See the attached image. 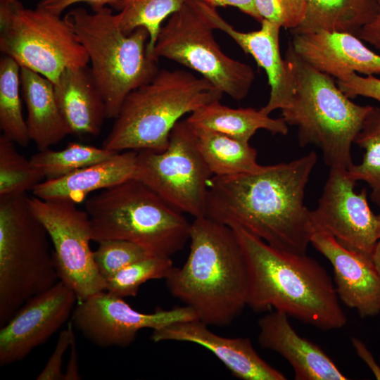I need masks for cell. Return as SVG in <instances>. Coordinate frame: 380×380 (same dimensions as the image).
Returning a JSON list of instances; mask_svg holds the SVG:
<instances>
[{
	"label": "cell",
	"mask_w": 380,
	"mask_h": 380,
	"mask_svg": "<svg viewBox=\"0 0 380 380\" xmlns=\"http://www.w3.org/2000/svg\"><path fill=\"white\" fill-rule=\"evenodd\" d=\"M317 161L311 151L254 172L213 176L205 216L239 226L277 249L306 254L314 230L305 191Z\"/></svg>",
	"instance_id": "6da1fadb"
},
{
	"label": "cell",
	"mask_w": 380,
	"mask_h": 380,
	"mask_svg": "<svg viewBox=\"0 0 380 380\" xmlns=\"http://www.w3.org/2000/svg\"><path fill=\"white\" fill-rule=\"evenodd\" d=\"M231 228L247 262V306L255 312L274 308L324 331L346 325L335 286L316 260L277 249L239 226Z\"/></svg>",
	"instance_id": "7a4b0ae2"
},
{
	"label": "cell",
	"mask_w": 380,
	"mask_h": 380,
	"mask_svg": "<svg viewBox=\"0 0 380 380\" xmlns=\"http://www.w3.org/2000/svg\"><path fill=\"white\" fill-rule=\"evenodd\" d=\"M190 251L181 267L166 277L171 294L207 325L230 324L247 306L246 260L230 227L206 216L191 222Z\"/></svg>",
	"instance_id": "3957f363"
},
{
	"label": "cell",
	"mask_w": 380,
	"mask_h": 380,
	"mask_svg": "<svg viewBox=\"0 0 380 380\" xmlns=\"http://www.w3.org/2000/svg\"><path fill=\"white\" fill-rule=\"evenodd\" d=\"M285 61L293 94L281 109L288 125L298 128L299 145L313 144L322 151L329 168L348 170L353 164L351 146L371 106L353 102L334 77L305 61L289 43Z\"/></svg>",
	"instance_id": "277c9868"
},
{
	"label": "cell",
	"mask_w": 380,
	"mask_h": 380,
	"mask_svg": "<svg viewBox=\"0 0 380 380\" xmlns=\"http://www.w3.org/2000/svg\"><path fill=\"white\" fill-rule=\"evenodd\" d=\"M223 93L205 78L176 69L159 70L125 99L102 147L114 152L165 151L179 119L220 101Z\"/></svg>",
	"instance_id": "5b68a950"
},
{
	"label": "cell",
	"mask_w": 380,
	"mask_h": 380,
	"mask_svg": "<svg viewBox=\"0 0 380 380\" xmlns=\"http://www.w3.org/2000/svg\"><path fill=\"white\" fill-rule=\"evenodd\" d=\"M91 240L132 242L151 256L170 258L189 239L191 223L146 185L130 179L85 201Z\"/></svg>",
	"instance_id": "8992f818"
},
{
	"label": "cell",
	"mask_w": 380,
	"mask_h": 380,
	"mask_svg": "<svg viewBox=\"0 0 380 380\" xmlns=\"http://www.w3.org/2000/svg\"><path fill=\"white\" fill-rule=\"evenodd\" d=\"M64 17L88 54L90 71L103 96L107 118L115 119L126 96L159 71L158 61L148 52V32L139 27L125 34L118 13H113L110 6L92 12L76 7Z\"/></svg>",
	"instance_id": "52a82bcc"
},
{
	"label": "cell",
	"mask_w": 380,
	"mask_h": 380,
	"mask_svg": "<svg viewBox=\"0 0 380 380\" xmlns=\"http://www.w3.org/2000/svg\"><path fill=\"white\" fill-rule=\"evenodd\" d=\"M29 200L0 196V327L59 281L49 235Z\"/></svg>",
	"instance_id": "ba28073f"
},
{
	"label": "cell",
	"mask_w": 380,
	"mask_h": 380,
	"mask_svg": "<svg viewBox=\"0 0 380 380\" xmlns=\"http://www.w3.org/2000/svg\"><path fill=\"white\" fill-rule=\"evenodd\" d=\"M0 51L53 83L66 69L84 67L88 54L64 17L18 0H0Z\"/></svg>",
	"instance_id": "9c48e42d"
},
{
	"label": "cell",
	"mask_w": 380,
	"mask_h": 380,
	"mask_svg": "<svg viewBox=\"0 0 380 380\" xmlns=\"http://www.w3.org/2000/svg\"><path fill=\"white\" fill-rule=\"evenodd\" d=\"M213 30L201 14L198 0H186L162 25L152 56L182 64L201 74L223 94L241 101L251 88L255 72L249 65L222 51Z\"/></svg>",
	"instance_id": "30bf717a"
},
{
	"label": "cell",
	"mask_w": 380,
	"mask_h": 380,
	"mask_svg": "<svg viewBox=\"0 0 380 380\" xmlns=\"http://www.w3.org/2000/svg\"><path fill=\"white\" fill-rule=\"evenodd\" d=\"M213 176L198 148L194 130L186 119L175 125L165 151H137L134 179L194 218L205 216Z\"/></svg>",
	"instance_id": "8fae6325"
},
{
	"label": "cell",
	"mask_w": 380,
	"mask_h": 380,
	"mask_svg": "<svg viewBox=\"0 0 380 380\" xmlns=\"http://www.w3.org/2000/svg\"><path fill=\"white\" fill-rule=\"evenodd\" d=\"M29 201L49 235L59 280L74 291L77 303L105 291L106 281L97 270L90 247L87 212L67 199L43 200L34 196Z\"/></svg>",
	"instance_id": "7c38bea8"
},
{
	"label": "cell",
	"mask_w": 380,
	"mask_h": 380,
	"mask_svg": "<svg viewBox=\"0 0 380 380\" xmlns=\"http://www.w3.org/2000/svg\"><path fill=\"white\" fill-rule=\"evenodd\" d=\"M194 319H198L196 312L186 305L143 313L106 291L78 302L72 315L74 327L92 343L103 348L127 347L142 329L154 330Z\"/></svg>",
	"instance_id": "4fadbf2b"
},
{
	"label": "cell",
	"mask_w": 380,
	"mask_h": 380,
	"mask_svg": "<svg viewBox=\"0 0 380 380\" xmlns=\"http://www.w3.org/2000/svg\"><path fill=\"white\" fill-rule=\"evenodd\" d=\"M347 170L330 168L317 208L310 210L313 230L332 235L344 247L372 255L378 237V219L367 191L357 193Z\"/></svg>",
	"instance_id": "5bb4252c"
},
{
	"label": "cell",
	"mask_w": 380,
	"mask_h": 380,
	"mask_svg": "<svg viewBox=\"0 0 380 380\" xmlns=\"http://www.w3.org/2000/svg\"><path fill=\"white\" fill-rule=\"evenodd\" d=\"M74 291L61 281L28 300L0 329V366L21 361L72 315Z\"/></svg>",
	"instance_id": "9a60e30c"
},
{
	"label": "cell",
	"mask_w": 380,
	"mask_h": 380,
	"mask_svg": "<svg viewBox=\"0 0 380 380\" xmlns=\"http://www.w3.org/2000/svg\"><path fill=\"white\" fill-rule=\"evenodd\" d=\"M204 19L213 30H219L229 36L246 53L250 54L267 74L270 87L267 104L260 108L265 114L286 108L293 94V83L285 59L279 50L281 26L262 20L259 30L244 32L236 30L218 13L217 7L198 0Z\"/></svg>",
	"instance_id": "2e32d148"
},
{
	"label": "cell",
	"mask_w": 380,
	"mask_h": 380,
	"mask_svg": "<svg viewBox=\"0 0 380 380\" xmlns=\"http://www.w3.org/2000/svg\"><path fill=\"white\" fill-rule=\"evenodd\" d=\"M311 244L331 263L338 297L360 317L380 312V278L372 256L341 245L332 235L315 231Z\"/></svg>",
	"instance_id": "e0dca14e"
},
{
	"label": "cell",
	"mask_w": 380,
	"mask_h": 380,
	"mask_svg": "<svg viewBox=\"0 0 380 380\" xmlns=\"http://www.w3.org/2000/svg\"><path fill=\"white\" fill-rule=\"evenodd\" d=\"M208 326L199 319L178 322L153 330L151 338L155 343L172 341L201 346L240 379H286L258 355L248 338L224 337L211 331Z\"/></svg>",
	"instance_id": "ac0fdd59"
},
{
	"label": "cell",
	"mask_w": 380,
	"mask_h": 380,
	"mask_svg": "<svg viewBox=\"0 0 380 380\" xmlns=\"http://www.w3.org/2000/svg\"><path fill=\"white\" fill-rule=\"evenodd\" d=\"M290 43L305 61L336 80L351 72L380 74V55L352 34L324 31L296 34Z\"/></svg>",
	"instance_id": "d6986e66"
},
{
	"label": "cell",
	"mask_w": 380,
	"mask_h": 380,
	"mask_svg": "<svg viewBox=\"0 0 380 380\" xmlns=\"http://www.w3.org/2000/svg\"><path fill=\"white\" fill-rule=\"evenodd\" d=\"M288 316L274 310L258 320V343L291 365L296 380H346L333 360L312 341L299 336Z\"/></svg>",
	"instance_id": "ffe728a7"
},
{
	"label": "cell",
	"mask_w": 380,
	"mask_h": 380,
	"mask_svg": "<svg viewBox=\"0 0 380 380\" xmlns=\"http://www.w3.org/2000/svg\"><path fill=\"white\" fill-rule=\"evenodd\" d=\"M137 151L117 153L103 161L77 170L67 175L45 179L32 190L34 196L43 200L67 199L76 204L97 190L113 186L134 179Z\"/></svg>",
	"instance_id": "44dd1931"
},
{
	"label": "cell",
	"mask_w": 380,
	"mask_h": 380,
	"mask_svg": "<svg viewBox=\"0 0 380 380\" xmlns=\"http://www.w3.org/2000/svg\"><path fill=\"white\" fill-rule=\"evenodd\" d=\"M53 88L58 107L72 133L98 135L107 115L89 67L65 70Z\"/></svg>",
	"instance_id": "7402d4cb"
},
{
	"label": "cell",
	"mask_w": 380,
	"mask_h": 380,
	"mask_svg": "<svg viewBox=\"0 0 380 380\" xmlns=\"http://www.w3.org/2000/svg\"><path fill=\"white\" fill-rule=\"evenodd\" d=\"M20 84L29 137L39 151L48 149L73 134L58 107L51 80L20 67Z\"/></svg>",
	"instance_id": "603a6c76"
},
{
	"label": "cell",
	"mask_w": 380,
	"mask_h": 380,
	"mask_svg": "<svg viewBox=\"0 0 380 380\" xmlns=\"http://www.w3.org/2000/svg\"><path fill=\"white\" fill-rule=\"evenodd\" d=\"M186 120L192 127L211 129L245 142H249L258 129L284 136L289 132L281 117L272 118L261 109L232 108L220 101L200 107Z\"/></svg>",
	"instance_id": "cb8c5ba5"
},
{
	"label": "cell",
	"mask_w": 380,
	"mask_h": 380,
	"mask_svg": "<svg viewBox=\"0 0 380 380\" xmlns=\"http://www.w3.org/2000/svg\"><path fill=\"white\" fill-rule=\"evenodd\" d=\"M379 9V0H308L304 20L291 33L338 32L357 37Z\"/></svg>",
	"instance_id": "d4e9b609"
},
{
	"label": "cell",
	"mask_w": 380,
	"mask_h": 380,
	"mask_svg": "<svg viewBox=\"0 0 380 380\" xmlns=\"http://www.w3.org/2000/svg\"><path fill=\"white\" fill-rule=\"evenodd\" d=\"M198 148L213 176H232L260 170L257 151L241 141L211 129L192 127Z\"/></svg>",
	"instance_id": "484cf974"
},
{
	"label": "cell",
	"mask_w": 380,
	"mask_h": 380,
	"mask_svg": "<svg viewBox=\"0 0 380 380\" xmlns=\"http://www.w3.org/2000/svg\"><path fill=\"white\" fill-rule=\"evenodd\" d=\"M20 66L7 56L0 60V129L15 144L26 147L30 141L20 99Z\"/></svg>",
	"instance_id": "4316f807"
},
{
	"label": "cell",
	"mask_w": 380,
	"mask_h": 380,
	"mask_svg": "<svg viewBox=\"0 0 380 380\" xmlns=\"http://www.w3.org/2000/svg\"><path fill=\"white\" fill-rule=\"evenodd\" d=\"M186 0H115L110 8L118 11L122 31L129 34L139 27L148 32V52L152 56L163 23Z\"/></svg>",
	"instance_id": "83f0119b"
},
{
	"label": "cell",
	"mask_w": 380,
	"mask_h": 380,
	"mask_svg": "<svg viewBox=\"0 0 380 380\" xmlns=\"http://www.w3.org/2000/svg\"><path fill=\"white\" fill-rule=\"evenodd\" d=\"M354 144L365 151L362 162L352 164L348 175L355 182L363 181L372 189L371 198L380 207V108L371 106Z\"/></svg>",
	"instance_id": "f1b7e54d"
},
{
	"label": "cell",
	"mask_w": 380,
	"mask_h": 380,
	"mask_svg": "<svg viewBox=\"0 0 380 380\" xmlns=\"http://www.w3.org/2000/svg\"><path fill=\"white\" fill-rule=\"evenodd\" d=\"M115 153L117 152L103 147L98 148L70 142L61 150L54 151L48 148L39 151L30 160L46 179H54L86 166L107 160Z\"/></svg>",
	"instance_id": "f546056e"
},
{
	"label": "cell",
	"mask_w": 380,
	"mask_h": 380,
	"mask_svg": "<svg viewBox=\"0 0 380 380\" xmlns=\"http://www.w3.org/2000/svg\"><path fill=\"white\" fill-rule=\"evenodd\" d=\"M5 135L0 136V196L26 194L45 178Z\"/></svg>",
	"instance_id": "4dcf8cb0"
},
{
	"label": "cell",
	"mask_w": 380,
	"mask_h": 380,
	"mask_svg": "<svg viewBox=\"0 0 380 380\" xmlns=\"http://www.w3.org/2000/svg\"><path fill=\"white\" fill-rule=\"evenodd\" d=\"M173 262L170 258L149 256L126 266L106 281V291L120 298L135 296L141 285L165 279Z\"/></svg>",
	"instance_id": "1f68e13d"
},
{
	"label": "cell",
	"mask_w": 380,
	"mask_h": 380,
	"mask_svg": "<svg viewBox=\"0 0 380 380\" xmlns=\"http://www.w3.org/2000/svg\"><path fill=\"white\" fill-rule=\"evenodd\" d=\"M98 243L94 258L106 281L129 264L151 256L141 247L128 241L106 239Z\"/></svg>",
	"instance_id": "d6a6232c"
},
{
	"label": "cell",
	"mask_w": 380,
	"mask_h": 380,
	"mask_svg": "<svg viewBox=\"0 0 380 380\" xmlns=\"http://www.w3.org/2000/svg\"><path fill=\"white\" fill-rule=\"evenodd\" d=\"M308 0H254L255 9L262 20L275 23L290 31L305 18Z\"/></svg>",
	"instance_id": "836d02e7"
},
{
	"label": "cell",
	"mask_w": 380,
	"mask_h": 380,
	"mask_svg": "<svg viewBox=\"0 0 380 380\" xmlns=\"http://www.w3.org/2000/svg\"><path fill=\"white\" fill-rule=\"evenodd\" d=\"M336 81L339 89L350 99L362 96L380 102V79L373 75L362 77L351 72Z\"/></svg>",
	"instance_id": "e575fe53"
},
{
	"label": "cell",
	"mask_w": 380,
	"mask_h": 380,
	"mask_svg": "<svg viewBox=\"0 0 380 380\" xmlns=\"http://www.w3.org/2000/svg\"><path fill=\"white\" fill-rule=\"evenodd\" d=\"M75 337L72 323L59 334L54 350L49 358L44 369L38 375L37 380H63L64 373L62 372L63 358L66 350L70 348Z\"/></svg>",
	"instance_id": "d590c367"
},
{
	"label": "cell",
	"mask_w": 380,
	"mask_h": 380,
	"mask_svg": "<svg viewBox=\"0 0 380 380\" xmlns=\"http://www.w3.org/2000/svg\"><path fill=\"white\" fill-rule=\"evenodd\" d=\"M115 0H39L38 6L51 13L61 15L68 7L79 3H85L90 6L92 11L104 6H110Z\"/></svg>",
	"instance_id": "8d00e7d4"
},
{
	"label": "cell",
	"mask_w": 380,
	"mask_h": 380,
	"mask_svg": "<svg viewBox=\"0 0 380 380\" xmlns=\"http://www.w3.org/2000/svg\"><path fill=\"white\" fill-rule=\"evenodd\" d=\"M213 6H234L259 22L262 21L254 4V0H202Z\"/></svg>",
	"instance_id": "74e56055"
},
{
	"label": "cell",
	"mask_w": 380,
	"mask_h": 380,
	"mask_svg": "<svg viewBox=\"0 0 380 380\" xmlns=\"http://www.w3.org/2000/svg\"><path fill=\"white\" fill-rule=\"evenodd\" d=\"M357 37L380 51V9L373 21L365 26Z\"/></svg>",
	"instance_id": "f35d334b"
},
{
	"label": "cell",
	"mask_w": 380,
	"mask_h": 380,
	"mask_svg": "<svg viewBox=\"0 0 380 380\" xmlns=\"http://www.w3.org/2000/svg\"><path fill=\"white\" fill-rule=\"evenodd\" d=\"M351 342L358 356L367 364L376 379H380V367L365 344L355 337L351 338Z\"/></svg>",
	"instance_id": "ab89813d"
},
{
	"label": "cell",
	"mask_w": 380,
	"mask_h": 380,
	"mask_svg": "<svg viewBox=\"0 0 380 380\" xmlns=\"http://www.w3.org/2000/svg\"><path fill=\"white\" fill-rule=\"evenodd\" d=\"M70 349L69 359L64 373L63 380H80L82 378L78 368V353L75 336L72 340Z\"/></svg>",
	"instance_id": "60d3db41"
},
{
	"label": "cell",
	"mask_w": 380,
	"mask_h": 380,
	"mask_svg": "<svg viewBox=\"0 0 380 380\" xmlns=\"http://www.w3.org/2000/svg\"><path fill=\"white\" fill-rule=\"evenodd\" d=\"M371 256L380 278V239L376 242Z\"/></svg>",
	"instance_id": "b9f144b4"
},
{
	"label": "cell",
	"mask_w": 380,
	"mask_h": 380,
	"mask_svg": "<svg viewBox=\"0 0 380 380\" xmlns=\"http://www.w3.org/2000/svg\"><path fill=\"white\" fill-rule=\"evenodd\" d=\"M378 219V237L380 239V214L377 215Z\"/></svg>",
	"instance_id": "7bdbcfd3"
}]
</instances>
